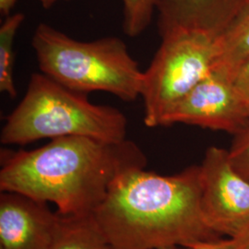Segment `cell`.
<instances>
[{"mask_svg":"<svg viewBox=\"0 0 249 249\" xmlns=\"http://www.w3.org/2000/svg\"><path fill=\"white\" fill-rule=\"evenodd\" d=\"M200 197V165L171 176L136 168L116 179L92 215L110 249L188 248L222 238L205 223Z\"/></svg>","mask_w":249,"mask_h":249,"instance_id":"7a4b0ae2","label":"cell"},{"mask_svg":"<svg viewBox=\"0 0 249 249\" xmlns=\"http://www.w3.org/2000/svg\"><path fill=\"white\" fill-rule=\"evenodd\" d=\"M190 249V248H187V247H178V246H175V247H166V248H160V249Z\"/></svg>","mask_w":249,"mask_h":249,"instance_id":"ffe728a7","label":"cell"},{"mask_svg":"<svg viewBox=\"0 0 249 249\" xmlns=\"http://www.w3.org/2000/svg\"><path fill=\"white\" fill-rule=\"evenodd\" d=\"M127 119L116 107L89 102L44 73L32 75L26 93L2 127L3 145H26L44 139L89 137L110 142L126 140Z\"/></svg>","mask_w":249,"mask_h":249,"instance_id":"3957f363","label":"cell"},{"mask_svg":"<svg viewBox=\"0 0 249 249\" xmlns=\"http://www.w3.org/2000/svg\"><path fill=\"white\" fill-rule=\"evenodd\" d=\"M159 0H122L124 9L123 29L130 37L141 36L150 26Z\"/></svg>","mask_w":249,"mask_h":249,"instance_id":"4fadbf2b","label":"cell"},{"mask_svg":"<svg viewBox=\"0 0 249 249\" xmlns=\"http://www.w3.org/2000/svg\"><path fill=\"white\" fill-rule=\"evenodd\" d=\"M160 47L143 75L144 124L161 125L170 110L213 71L216 37L176 29L160 36Z\"/></svg>","mask_w":249,"mask_h":249,"instance_id":"5b68a950","label":"cell"},{"mask_svg":"<svg viewBox=\"0 0 249 249\" xmlns=\"http://www.w3.org/2000/svg\"><path fill=\"white\" fill-rule=\"evenodd\" d=\"M60 215L52 249H110L93 215Z\"/></svg>","mask_w":249,"mask_h":249,"instance_id":"8fae6325","label":"cell"},{"mask_svg":"<svg viewBox=\"0 0 249 249\" xmlns=\"http://www.w3.org/2000/svg\"><path fill=\"white\" fill-rule=\"evenodd\" d=\"M43 8L45 9H50L52 8L53 5H55L56 3L60 2V1H68V0H36Z\"/></svg>","mask_w":249,"mask_h":249,"instance_id":"d6986e66","label":"cell"},{"mask_svg":"<svg viewBox=\"0 0 249 249\" xmlns=\"http://www.w3.org/2000/svg\"><path fill=\"white\" fill-rule=\"evenodd\" d=\"M32 45L41 72L70 89L105 91L125 102L142 96L144 71L117 37L83 42L42 22Z\"/></svg>","mask_w":249,"mask_h":249,"instance_id":"277c9868","label":"cell"},{"mask_svg":"<svg viewBox=\"0 0 249 249\" xmlns=\"http://www.w3.org/2000/svg\"><path fill=\"white\" fill-rule=\"evenodd\" d=\"M234 83L249 107V61L237 72L234 77Z\"/></svg>","mask_w":249,"mask_h":249,"instance_id":"2e32d148","label":"cell"},{"mask_svg":"<svg viewBox=\"0 0 249 249\" xmlns=\"http://www.w3.org/2000/svg\"><path fill=\"white\" fill-rule=\"evenodd\" d=\"M233 238L237 243L238 249H249V227Z\"/></svg>","mask_w":249,"mask_h":249,"instance_id":"e0dca14e","label":"cell"},{"mask_svg":"<svg viewBox=\"0 0 249 249\" xmlns=\"http://www.w3.org/2000/svg\"><path fill=\"white\" fill-rule=\"evenodd\" d=\"M24 18L20 12L9 14L0 26V91L11 99L17 95L14 82V42Z\"/></svg>","mask_w":249,"mask_h":249,"instance_id":"7c38bea8","label":"cell"},{"mask_svg":"<svg viewBox=\"0 0 249 249\" xmlns=\"http://www.w3.org/2000/svg\"><path fill=\"white\" fill-rule=\"evenodd\" d=\"M228 150V158L233 170L249 182V124L238 133Z\"/></svg>","mask_w":249,"mask_h":249,"instance_id":"5bb4252c","label":"cell"},{"mask_svg":"<svg viewBox=\"0 0 249 249\" xmlns=\"http://www.w3.org/2000/svg\"><path fill=\"white\" fill-rule=\"evenodd\" d=\"M17 0H0V11L3 15L8 16L14 9Z\"/></svg>","mask_w":249,"mask_h":249,"instance_id":"ac0fdd59","label":"cell"},{"mask_svg":"<svg viewBox=\"0 0 249 249\" xmlns=\"http://www.w3.org/2000/svg\"><path fill=\"white\" fill-rule=\"evenodd\" d=\"M175 124L235 135L249 124V107L234 80L213 71L170 110L160 126Z\"/></svg>","mask_w":249,"mask_h":249,"instance_id":"52a82bcc","label":"cell"},{"mask_svg":"<svg viewBox=\"0 0 249 249\" xmlns=\"http://www.w3.org/2000/svg\"><path fill=\"white\" fill-rule=\"evenodd\" d=\"M60 215L48 203L3 191L0 194V249H52Z\"/></svg>","mask_w":249,"mask_h":249,"instance_id":"ba28073f","label":"cell"},{"mask_svg":"<svg viewBox=\"0 0 249 249\" xmlns=\"http://www.w3.org/2000/svg\"><path fill=\"white\" fill-rule=\"evenodd\" d=\"M0 190L53 203L66 216L95 212L113 183L129 170L145 168L136 143L69 136L32 151L1 150Z\"/></svg>","mask_w":249,"mask_h":249,"instance_id":"6da1fadb","label":"cell"},{"mask_svg":"<svg viewBox=\"0 0 249 249\" xmlns=\"http://www.w3.org/2000/svg\"><path fill=\"white\" fill-rule=\"evenodd\" d=\"M213 71L234 80L241 68L249 61V0L215 39Z\"/></svg>","mask_w":249,"mask_h":249,"instance_id":"30bf717a","label":"cell"},{"mask_svg":"<svg viewBox=\"0 0 249 249\" xmlns=\"http://www.w3.org/2000/svg\"><path fill=\"white\" fill-rule=\"evenodd\" d=\"M200 207L206 224L220 236L236 237L249 227V182L239 176L228 151L215 146L205 152Z\"/></svg>","mask_w":249,"mask_h":249,"instance_id":"8992f818","label":"cell"},{"mask_svg":"<svg viewBox=\"0 0 249 249\" xmlns=\"http://www.w3.org/2000/svg\"><path fill=\"white\" fill-rule=\"evenodd\" d=\"M188 248L190 249H238L236 241L231 237L227 239L218 238L215 240L202 241Z\"/></svg>","mask_w":249,"mask_h":249,"instance_id":"9a60e30c","label":"cell"},{"mask_svg":"<svg viewBox=\"0 0 249 249\" xmlns=\"http://www.w3.org/2000/svg\"><path fill=\"white\" fill-rule=\"evenodd\" d=\"M249 0H159L160 36L176 29L219 36Z\"/></svg>","mask_w":249,"mask_h":249,"instance_id":"9c48e42d","label":"cell"}]
</instances>
